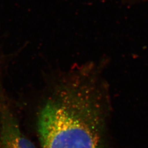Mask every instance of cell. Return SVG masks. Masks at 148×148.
<instances>
[{"instance_id":"6da1fadb","label":"cell","mask_w":148,"mask_h":148,"mask_svg":"<svg viewBox=\"0 0 148 148\" xmlns=\"http://www.w3.org/2000/svg\"><path fill=\"white\" fill-rule=\"evenodd\" d=\"M93 64L75 67L54 82L37 113L41 148H104L109 88Z\"/></svg>"},{"instance_id":"7a4b0ae2","label":"cell","mask_w":148,"mask_h":148,"mask_svg":"<svg viewBox=\"0 0 148 148\" xmlns=\"http://www.w3.org/2000/svg\"><path fill=\"white\" fill-rule=\"evenodd\" d=\"M0 148H36L24 134L0 90Z\"/></svg>"}]
</instances>
